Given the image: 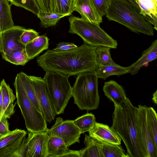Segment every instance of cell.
<instances>
[{
  "mask_svg": "<svg viewBox=\"0 0 157 157\" xmlns=\"http://www.w3.org/2000/svg\"><path fill=\"white\" fill-rule=\"evenodd\" d=\"M97 47L84 43L68 51H47L36 59L38 65L46 72H56L70 76L83 72H94L98 67Z\"/></svg>",
  "mask_w": 157,
  "mask_h": 157,
  "instance_id": "6da1fadb",
  "label": "cell"
},
{
  "mask_svg": "<svg viewBox=\"0 0 157 157\" xmlns=\"http://www.w3.org/2000/svg\"><path fill=\"white\" fill-rule=\"evenodd\" d=\"M114 106L110 127L123 140L130 157H145L138 136L137 107L128 97L122 103Z\"/></svg>",
  "mask_w": 157,
  "mask_h": 157,
  "instance_id": "7a4b0ae2",
  "label": "cell"
},
{
  "mask_svg": "<svg viewBox=\"0 0 157 157\" xmlns=\"http://www.w3.org/2000/svg\"><path fill=\"white\" fill-rule=\"evenodd\" d=\"M105 16L109 20L122 24L134 33L154 35L153 26L128 0H111Z\"/></svg>",
  "mask_w": 157,
  "mask_h": 157,
  "instance_id": "3957f363",
  "label": "cell"
},
{
  "mask_svg": "<svg viewBox=\"0 0 157 157\" xmlns=\"http://www.w3.org/2000/svg\"><path fill=\"white\" fill-rule=\"evenodd\" d=\"M98 78L94 72H83L78 75L72 87L74 103L80 110H92L100 103Z\"/></svg>",
  "mask_w": 157,
  "mask_h": 157,
  "instance_id": "277c9868",
  "label": "cell"
},
{
  "mask_svg": "<svg viewBox=\"0 0 157 157\" xmlns=\"http://www.w3.org/2000/svg\"><path fill=\"white\" fill-rule=\"evenodd\" d=\"M68 32L80 36L85 43L93 46H103L116 49L117 41L109 35L100 24L90 22L82 18L71 15L68 18Z\"/></svg>",
  "mask_w": 157,
  "mask_h": 157,
  "instance_id": "5b68a950",
  "label": "cell"
},
{
  "mask_svg": "<svg viewBox=\"0 0 157 157\" xmlns=\"http://www.w3.org/2000/svg\"><path fill=\"white\" fill-rule=\"evenodd\" d=\"M13 85L16 102L21 110L28 132L34 133L46 131L48 128L45 118L28 97L18 74Z\"/></svg>",
  "mask_w": 157,
  "mask_h": 157,
  "instance_id": "8992f818",
  "label": "cell"
},
{
  "mask_svg": "<svg viewBox=\"0 0 157 157\" xmlns=\"http://www.w3.org/2000/svg\"><path fill=\"white\" fill-rule=\"evenodd\" d=\"M69 77L56 72H46L43 78L56 115L64 113L69 100L73 97Z\"/></svg>",
  "mask_w": 157,
  "mask_h": 157,
  "instance_id": "52a82bcc",
  "label": "cell"
},
{
  "mask_svg": "<svg viewBox=\"0 0 157 157\" xmlns=\"http://www.w3.org/2000/svg\"><path fill=\"white\" fill-rule=\"evenodd\" d=\"M26 132L16 129L0 138V157H25L28 137Z\"/></svg>",
  "mask_w": 157,
  "mask_h": 157,
  "instance_id": "ba28073f",
  "label": "cell"
},
{
  "mask_svg": "<svg viewBox=\"0 0 157 157\" xmlns=\"http://www.w3.org/2000/svg\"><path fill=\"white\" fill-rule=\"evenodd\" d=\"M147 106L139 105L137 107V128L139 139L145 157H157V148L154 144L147 117Z\"/></svg>",
  "mask_w": 157,
  "mask_h": 157,
  "instance_id": "9c48e42d",
  "label": "cell"
},
{
  "mask_svg": "<svg viewBox=\"0 0 157 157\" xmlns=\"http://www.w3.org/2000/svg\"><path fill=\"white\" fill-rule=\"evenodd\" d=\"M46 131L50 136L61 139L68 148L75 143H79L80 142V132L73 120L64 121L62 118L58 117L54 124Z\"/></svg>",
  "mask_w": 157,
  "mask_h": 157,
  "instance_id": "30bf717a",
  "label": "cell"
},
{
  "mask_svg": "<svg viewBox=\"0 0 157 157\" xmlns=\"http://www.w3.org/2000/svg\"><path fill=\"white\" fill-rule=\"evenodd\" d=\"M40 106L47 122L54 120L56 115L54 110L45 80L41 77L29 76Z\"/></svg>",
  "mask_w": 157,
  "mask_h": 157,
  "instance_id": "8fae6325",
  "label": "cell"
},
{
  "mask_svg": "<svg viewBox=\"0 0 157 157\" xmlns=\"http://www.w3.org/2000/svg\"><path fill=\"white\" fill-rule=\"evenodd\" d=\"M29 140L25 157H48V144L49 136L46 132H29Z\"/></svg>",
  "mask_w": 157,
  "mask_h": 157,
  "instance_id": "7c38bea8",
  "label": "cell"
},
{
  "mask_svg": "<svg viewBox=\"0 0 157 157\" xmlns=\"http://www.w3.org/2000/svg\"><path fill=\"white\" fill-rule=\"evenodd\" d=\"M25 28L14 25L2 32V53H7L22 50L25 46L20 42V37Z\"/></svg>",
  "mask_w": 157,
  "mask_h": 157,
  "instance_id": "4fadbf2b",
  "label": "cell"
},
{
  "mask_svg": "<svg viewBox=\"0 0 157 157\" xmlns=\"http://www.w3.org/2000/svg\"><path fill=\"white\" fill-rule=\"evenodd\" d=\"M73 11H76L82 18L99 24L102 22V17L96 7L93 0H73Z\"/></svg>",
  "mask_w": 157,
  "mask_h": 157,
  "instance_id": "5bb4252c",
  "label": "cell"
},
{
  "mask_svg": "<svg viewBox=\"0 0 157 157\" xmlns=\"http://www.w3.org/2000/svg\"><path fill=\"white\" fill-rule=\"evenodd\" d=\"M89 136L101 142L121 145V139L108 125L96 122L88 131Z\"/></svg>",
  "mask_w": 157,
  "mask_h": 157,
  "instance_id": "9a60e30c",
  "label": "cell"
},
{
  "mask_svg": "<svg viewBox=\"0 0 157 157\" xmlns=\"http://www.w3.org/2000/svg\"><path fill=\"white\" fill-rule=\"evenodd\" d=\"M48 149V157H80V150L69 149L64 142L56 136H49Z\"/></svg>",
  "mask_w": 157,
  "mask_h": 157,
  "instance_id": "2e32d148",
  "label": "cell"
},
{
  "mask_svg": "<svg viewBox=\"0 0 157 157\" xmlns=\"http://www.w3.org/2000/svg\"><path fill=\"white\" fill-rule=\"evenodd\" d=\"M105 95L114 105H120L127 97L123 87L116 81L111 80L105 82L103 87Z\"/></svg>",
  "mask_w": 157,
  "mask_h": 157,
  "instance_id": "e0dca14e",
  "label": "cell"
},
{
  "mask_svg": "<svg viewBox=\"0 0 157 157\" xmlns=\"http://www.w3.org/2000/svg\"><path fill=\"white\" fill-rule=\"evenodd\" d=\"M157 58V40H154L151 46L143 51L141 56L135 62L127 67L131 75L136 74L141 68L148 63L156 59Z\"/></svg>",
  "mask_w": 157,
  "mask_h": 157,
  "instance_id": "ac0fdd59",
  "label": "cell"
},
{
  "mask_svg": "<svg viewBox=\"0 0 157 157\" xmlns=\"http://www.w3.org/2000/svg\"><path fill=\"white\" fill-rule=\"evenodd\" d=\"M157 0H135L140 13L157 30Z\"/></svg>",
  "mask_w": 157,
  "mask_h": 157,
  "instance_id": "d6986e66",
  "label": "cell"
},
{
  "mask_svg": "<svg viewBox=\"0 0 157 157\" xmlns=\"http://www.w3.org/2000/svg\"><path fill=\"white\" fill-rule=\"evenodd\" d=\"M0 89L2 92L3 106L1 116L3 115L7 119L10 118L15 113L14 109L15 104H13V102L16 96L12 89L4 79L1 82Z\"/></svg>",
  "mask_w": 157,
  "mask_h": 157,
  "instance_id": "ffe728a7",
  "label": "cell"
},
{
  "mask_svg": "<svg viewBox=\"0 0 157 157\" xmlns=\"http://www.w3.org/2000/svg\"><path fill=\"white\" fill-rule=\"evenodd\" d=\"M49 40L46 36H39L25 46V50L29 60L48 48Z\"/></svg>",
  "mask_w": 157,
  "mask_h": 157,
  "instance_id": "44dd1931",
  "label": "cell"
},
{
  "mask_svg": "<svg viewBox=\"0 0 157 157\" xmlns=\"http://www.w3.org/2000/svg\"><path fill=\"white\" fill-rule=\"evenodd\" d=\"M98 78L105 80L109 76H118L129 73L127 67L121 66L115 62L98 67L95 71Z\"/></svg>",
  "mask_w": 157,
  "mask_h": 157,
  "instance_id": "7402d4cb",
  "label": "cell"
},
{
  "mask_svg": "<svg viewBox=\"0 0 157 157\" xmlns=\"http://www.w3.org/2000/svg\"><path fill=\"white\" fill-rule=\"evenodd\" d=\"M84 144L85 147L80 150V157H101L99 141L85 135Z\"/></svg>",
  "mask_w": 157,
  "mask_h": 157,
  "instance_id": "603a6c76",
  "label": "cell"
},
{
  "mask_svg": "<svg viewBox=\"0 0 157 157\" xmlns=\"http://www.w3.org/2000/svg\"><path fill=\"white\" fill-rule=\"evenodd\" d=\"M14 25L8 0H0V26L2 32Z\"/></svg>",
  "mask_w": 157,
  "mask_h": 157,
  "instance_id": "cb8c5ba5",
  "label": "cell"
},
{
  "mask_svg": "<svg viewBox=\"0 0 157 157\" xmlns=\"http://www.w3.org/2000/svg\"><path fill=\"white\" fill-rule=\"evenodd\" d=\"M100 142L101 157H130L121 144Z\"/></svg>",
  "mask_w": 157,
  "mask_h": 157,
  "instance_id": "d4e9b609",
  "label": "cell"
},
{
  "mask_svg": "<svg viewBox=\"0 0 157 157\" xmlns=\"http://www.w3.org/2000/svg\"><path fill=\"white\" fill-rule=\"evenodd\" d=\"M18 74L28 97L37 109L42 113L29 76L23 72H20Z\"/></svg>",
  "mask_w": 157,
  "mask_h": 157,
  "instance_id": "484cf974",
  "label": "cell"
},
{
  "mask_svg": "<svg viewBox=\"0 0 157 157\" xmlns=\"http://www.w3.org/2000/svg\"><path fill=\"white\" fill-rule=\"evenodd\" d=\"M37 16L40 21L41 25L46 28L55 25L61 18L67 16L65 14L47 12L40 10Z\"/></svg>",
  "mask_w": 157,
  "mask_h": 157,
  "instance_id": "4316f807",
  "label": "cell"
},
{
  "mask_svg": "<svg viewBox=\"0 0 157 157\" xmlns=\"http://www.w3.org/2000/svg\"><path fill=\"white\" fill-rule=\"evenodd\" d=\"M96 122L94 115L88 112L74 120V124L79 128L81 134L88 132Z\"/></svg>",
  "mask_w": 157,
  "mask_h": 157,
  "instance_id": "83f0119b",
  "label": "cell"
},
{
  "mask_svg": "<svg viewBox=\"0 0 157 157\" xmlns=\"http://www.w3.org/2000/svg\"><path fill=\"white\" fill-rule=\"evenodd\" d=\"M3 59L16 65H24L29 61L25 49L7 53H2Z\"/></svg>",
  "mask_w": 157,
  "mask_h": 157,
  "instance_id": "f1b7e54d",
  "label": "cell"
},
{
  "mask_svg": "<svg viewBox=\"0 0 157 157\" xmlns=\"http://www.w3.org/2000/svg\"><path fill=\"white\" fill-rule=\"evenodd\" d=\"M111 48L103 46L97 47L96 48V61L98 67L114 63L111 57Z\"/></svg>",
  "mask_w": 157,
  "mask_h": 157,
  "instance_id": "f546056e",
  "label": "cell"
},
{
  "mask_svg": "<svg viewBox=\"0 0 157 157\" xmlns=\"http://www.w3.org/2000/svg\"><path fill=\"white\" fill-rule=\"evenodd\" d=\"M147 117L153 140L157 148V115L155 110L152 107H147Z\"/></svg>",
  "mask_w": 157,
  "mask_h": 157,
  "instance_id": "4dcf8cb0",
  "label": "cell"
},
{
  "mask_svg": "<svg viewBox=\"0 0 157 157\" xmlns=\"http://www.w3.org/2000/svg\"><path fill=\"white\" fill-rule=\"evenodd\" d=\"M10 5L23 8L37 15L40 10L36 0H8Z\"/></svg>",
  "mask_w": 157,
  "mask_h": 157,
  "instance_id": "1f68e13d",
  "label": "cell"
},
{
  "mask_svg": "<svg viewBox=\"0 0 157 157\" xmlns=\"http://www.w3.org/2000/svg\"><path fill=\"white\" fill-rule=\"evenodd\" d=\"M73 0H56L54 12L68 16L73 12L72 4Z\"/></svg>",
  "mask_w": 157,
  "mask_h": 157,
  "instance_id": "d6a6232c",
  "label": "cell"
},
{
  "mask_svg": "<svg viewBox=\"0 0 157 157\" xmlns=\"http://www.w3.org/2000/svg\"><path fill=\"white\" fill-rule=\"evenodd\" d=\"M39 36V33L32 29H25L20 36V42L24 46Z\"/></svg>",
  "mask_w": 157,
  "mask_h": 157,
  "instance_id": "836d02e7",
  "label": "cell"
},
{
  "mask_svg": "<svg viewBox=\"0 0 157 157\" xmlns=\"http://www.w3.org/2000/svg\"><path fill=\"white\" fill-rule=\"evenodd\" d=\"M99 13L103 17L107 13L111 0H93Z\"/></svg>",
  "mask_w": 157,
  "mask_h": 157,
  "instance_id": "e575fe53",
  "label": "cell"
},
{
  "mask_svg": "<svg viewBox=\"0 0 157 157\" xmlns=\"http://www.w3.org/2000/svg\"><path fill=\"white\" fill-rule=\"evenodd\" d=\"M77 47L73 43L62 42L58 44L56 47L52 50L56 52H62L73 49Z\"/></svg>",
  "mask_w": 157,
  "mask_h": 157,
  "instance_id": "d590c367",
  "label": "cell"
},
{
  "mask_svg": "<svg viewBox=\"0 0 157 157\" xmlns=\"http://www.w3.org/2000/svg\"><path fill=\"white\" fill-rule=\"evenodd\" d=\"M10 131L7 118L3 115L2 116L0 117V135L2 136Z\"/></svg>",
  "mask_w": 157,
  "mask_h": 157,
  "instance_id": "8d00e7d4",
  "label": "cell"
},
{
  "mask_svg": "<svg viewBox=\"0 0 157 157\" xmlns=\"http://www.w3.org/2000/svg\"><path fill=\"white\" fill-rule=\"evenodd\" d=\"M3 102L2 92L0 89V117L2 115L3 111Z\"/></svg>",
  "mask_w": 157,
  "mask_h": 157,
  "instance_id": "74e56055",
  "label": "cell"
},
{
  "mask_svg": "<svg viewBox=\"0 0 157 157\" xmlns=\"http://www.w3.org/2000/svg\"><path fill=\"white\" fill-rule=\"evenodd\" d=\"M157 90H156V91L153 94V97L152 98V100L153 102L155 105H157Z\"/></svg>",
  "mask_w": 157,
  "mask_h": 157,
  "instance_id": "f35d334b",
  "label": "cell"
},
{
  "mask_svg": "<svg viewBox=\"0 0 157 157\" xmlns=\"http://www.w3.org/2000/svg\"><path fill=\"white\" fill-rule=\"evenodd\" d=\"M2 136L0 135V138Z\"/></svg>",
  "mask_w": 157,
  "mask_h": 157,
  "instance_id": "ab89813d",
  "label": "cell"
}]
</instances>
